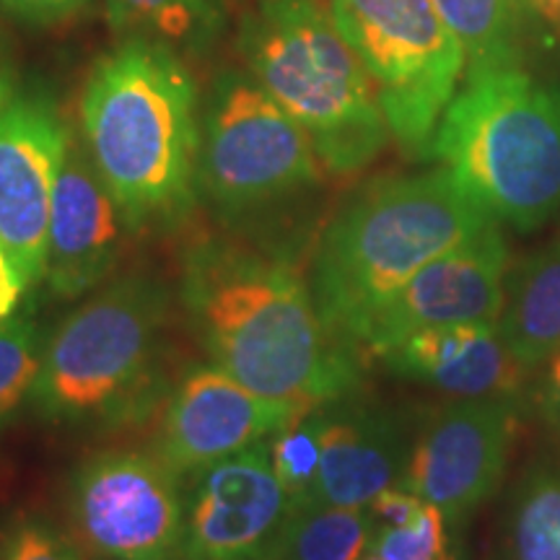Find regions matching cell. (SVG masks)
Segmentation results:
<instances>
[{"instance_id":"6da1fadb","label":"cell","mask_w":560,"mask_h":560,"mask_svg":"<svg viewBox=\"0 0 560 560\" xmlns=\"http://www.w3.org/2000/svg\"><path fill=\"white\" fill-rule=\"evenodd\" d=\"M179 296L210 363L310 412L361 387V348L322 317L289 257L202 240L182 257Z\"/></svg>"},{"instance_id":"7a4b0ae2","label":"cell","mask_w":560,"mask_h":560,"mask_svg":"<svg viewBox=\"0 0 560 560\" xmlns=\"http://www.w3.org/2000/svg\"><path fill=\"white\" fill-rule=\"evenodd\" d=\"M83 143L128 231L174 226L198 198V83L172 47L122 39L91 68Z\"/></svg>"},{"instance_id":"3957f363","label":"cell","mask_w":560,"mask_h":560,"mask_svg":"<svg viewBox=\"0 0 560 560\" xmlns=\"http://www.w3.org/2000/svg\"><path fill=\"white\" fill-rule=\"evenodd\" d=\"M493 221L444 166L371 182L314 247L306 278L322 317L355 342L371 314L418 270Z\"/></svg>"},{"instance_id":"277c9868","label":"cell","mask_w":560,"mask_h":560,"mask_svg":"<svg viewBox=\"0 0 560 560\" xmlns=\"http://www.w3.org/2000/svg\"><path fill=\"white\" fill-rule=\"evenodd\" d=\"M170 310V291L156 278L115 280L47 340L30 402L73 429H122L149 418L166 392Z\"/></svg>"},{"instance_id":"5b68a950","label":"cell","mask_w":560,"mask_h":560,"mask_svg":"<svg viewBox=\"0 0 560 560\" xmlns=\"http://www.w3.org/2000/svg\"><path fill=\"white\" fill-rule=\"evenodd\" d=\"M240 52L327 172H359L387 145L374 81L319 0H257L242 19Z\"/></svg>"},{"instance_id":"8992f818","label":"cell","mask_w":560,"mask_h":560,"mask_svg":"<svg viewBox=\"0 0 560 560\" xmlns=\"http://www.w3.org/2000/svg\"><path fill=\"white\" fill-rule=\"evenodd\" d=\"M431 156L499 223L540 229L560 208V91L520 66L465 75Z\"/></svg>"},{"instance_id":"52a82bcc","label":"cell","mask_w":560,"mask_h":560,"mask_svg":"<svg viewBox=\"0 0 560 560\" xmlns=\"http://www.w3.org/2000/svg\"><path fill=\"white\" fill-rule=\"evenodd\" d=\"M330 13L374 81L392 138L410 156H431L467 68L431 0H330Z\"/></svg>"},{"instance_id":"ba28073f","label":"cell","mask_w":560,"mask_h":560,"mask_svg":"<svg viewBox=\"0 0 560 560\" xmlns=\"http://www.w3.org/2000/svg\"><path fill=\"white\" fill-rule=\"evenodd\" d=\"M310 136L260 83L223 73L200 112L198 192L221 213L244 215L289 200L319 179Z\"/></svg>"},{"instance_id":"9c48e42d","label":"cell","mask_w":560,"mask_h":560,"mask_svg":"<svg viewBox=\"0 0 560 560\" xmlns=\"http://www.w3.org/2000/svg\"><path fill=\"white\" fill-rule=\"evenodd\" d=\"M68 520L100 560H182L185 478L159 454L100 452L70 478Z\"/></svg>"},{"instance_id":"30bf717a","label":"cell","mask_w":560,"mask_h":560,"mask_svg":"<svg viewBox=\"0 0 560 560\" xmlns=\"http://www.w3.org/2000/svg\"><path fill=\"white\" fill-rule=\"evenodd\" d=\"M70 140L47 89L21 86L0 117V247L24 285L45 280L55 185Z\"/></svg>"},{"instance_id":"8fae6325","label":"cell","mask_w":560,"mask_h":560,"mask_svg":"<svg viewBox=\"0 0 560 560\" xmlns=\"http://www.w3.org/2000/svg\"><path fill=\"white\" fill-rule=\"evenodd\" d=\"M516 429V397H462L433 412L412 441L400 480L462 524L490 499L506 472Z\"/></svg>"},{"instance_id":"7c38bea8","label":"cell","mask_w":560,"mask_h":560,"mask_svg":"<svg viewBox=\"0 0 560 560\" xmlns=\"http://www.w3.org/2000/svg\"><path fill=\"white\" fill-rule=\"evenodd\" d=\"M506 276V240L499 221H493L418 270L387 304L371 314L355 342L366 353L382 355L410 335L433 327L495 322Z\"/></svg>"},{"instance_id":"4fadbf2b","label":"cell","mask_w":560,"mask_h":560,"mask_svg":"<svg viewBox=\"0 0 560 560\" xmlns=\"http://www.w3.org/2000/svg\"><path fill=\"white\" fill-rule=\"evenodd\" d=\"M291 514L270 441L185 478L182 560H262Z\"/></svg>"},{"instance_id":"5bb4252c","label":"cell","mask_w":560,"mask_h":560,"mask_svg":"<svg viewBox=\"0 0 560 560\" xmlns=\"http://www.w3.org/2000/svg\"><path fill=\"white\" fill-rule=\"evenodd\" d=\"M304 416L236 382L215 363H198L164 397L156 452L179 478L270 441Z\"/></svg>"},{"instance_id":"9a60e30c","label":"cell","mask_w":560,"mask_h":560,"mask_svg":"<svg viewBox=\"0 0 560 560\" xmlns=\"http://www.w3.org/2000/svg\"><path fill=\"white\" fill-rule=\"evenodd\" d=\"M122 213L86 145L70 132L55 185L45 280L58 299H75L115 270L122 252Z\"/></svg>"},{"instance_id":"2e32d148","label":"cell","mask_w":560,"mask_h":560,"mask_svg":"<svg viewBox=\"0 0 560 560\" xmlns=\"http://www.w3.org/2000/svg\"><path fill=\"white\" fill-rule=\"evenodd\" d=\"M322 462L312 501L369 506L387 488L400 486L412 439L395 410L355 397L319 405Z\"/></svg>"},{"instance_id":"e0dca14e","label":"cell","mask_w":560,"mask_h":560,"mask_svg":"<svg viewBox=\"0 0 560 560\" xmlns=\"http://www.w3.org/2000/svg\"><path fill=\"white\" fill-rule=\"evenodd\" d=\"M392 374L462 397H516L529 374L503 346L495 322L433 327L382 353Z\"/></svg>"},{"instance_id":"ac0fdd59","label":"cell","mask_w":560,"mask_h":560,"mask_svg":"<svg viewBox=\"0 0 560 560\" xmlns=\"http://www.w3.org/2000/svg\"><path fill=\"white\" fill-rule=\"evenodd\" d=\"M495 327L522 369L537 371L560 353V242L509 270Z\"/></svg>"},{"instance_id":"d6986e66","label":"cell","mask_w":560,"mask_h":560,"mask_svg":"<svg viewBox=\"0 0 560 560\" xmlns=\"http://www.w3.org/2000/svg\"><path fill=\"white\" fill-rule=\"evenodd\" d=\"M107 21L122 39L200 55L219 39L226 13L221 0H107Z\"/></svg>"},{"instance_id":"ffe728a7","label":"cell","mask_w":560,"mask_h":560,"mask_svg":"<svg viewBox=\"0 0 560 560\" xmlns=\"http://www.w3.org/2000/svg\"><path fill=\"white\" fill-rule=\"evenodd\" d=\"M376 535L369 506L306 501L291 506L289 520L268 552L272 560H359Z\"/></svg>"},{"instance_id":"44dd1931","label":"cell","mask_w":560,"mask_h":560,"mask_svg":"<svg viewBox=\"0 0 560 560\" xmlns=\"http://www.w3.org/2000/svg\"><path fill=\"white\" fill-rule=\"evenodd\" d=\"M465 50V75L516 66V0H431Z\"/></svg>"},{"instance_id":"7402d4cb","label":"cell","mask_w":560,"mask_h":560,"mask_svg":"<svg viewBox=\"0 0 560 560\" xmlns=\"http://www.w3.org/2000/svg\"><path fill=\"white\" fill-rule=\"evenodd\" d=\"M506 560H560V467H535L511 501Z\"/></svg>"},{"instance_id":"603a6c76","label":"cell","mask_w":560,"mask_h":560,"mask_svg":"<svg viewBox=\"0 0 560 560\" xmlns=\"http://www.w3.org/2000/svg\"><path fill=\"white\" fill-rule=\"evenodd\" d=\"M45 346L39 325L30 317L13 314L0 325V423L32 400Z\"/></svg>"},{"instance_id":"cb8c5ba5","label":"cell","mask_w":560,"mask_h":560,"mask_svg":"<svg viewBox=\"0 0 560 560\" xmlns=\"http://www.w3.org/2000/svg\"><path fill=\"white\" fill-rule=\"evenodd\" d=\"M270 459L291 506L312 501L322 462L319 410H310L270 439Z\"/></svg>"},{"instance_id":"d4e9b609","label":"cell","mask_w":560,"mask_h":560,"mask_svg":"<svg viewBox=\"0 0 560 560\" xmlns=\"http://www.w3.org/2000/svg\"><path fill=\"white\" fill-rule=\"evenodd\" d=\"M444 514L431 503H425L423 514L408 527L376 529L371 548L380 550L387 560H452L446 550Z\"/></svg>"},{"instance_id":"484cf974","label":"cell","mask_w":560,"mask_h":560,"mask_svg":"<svg viewBox=\"0 0 560 560\" xmlns=\"http://www.w3.org/2000/svg\"><path fill=\"white\" fill-rule=\"evenodd\" d=\"M0 560H89V552L55 524L26 516L0 532Z\"/></svg>"},{"instance_id":"4316f807","label":"cell","mask_w":560,"mask_h":560,"mask_svg":"<svg viewBox=\"0 0 560 560\" xmlns=\"http://www.w3.org/2000/svg\"><path fill=\"white\" fill-rule=\"evenodd\" d=\"M425 501L418 499L416 493H410L408 488L395 486L387 488L384 493L376 495L374 501L369 503L371 516H374L376 529H387V527H408L423 514Z\"/></svg>"},{"instance_id":"83f0119b","label":"cell","mask_w":560,"mask_h":560,"mask_svg":"<svg viewBox=\"0 0 560 560\" xmlns=\"http://www.w3.org/2000/svg\"><path fill=\"white\" fill-rule=\"evenodd\" d=\"M89 0H0V11L30 24H52L81 11Z\"/></svg>"},{"instance_id":"f1b7e54d","label":"cell","mask_w":560,"mask_h":560,"mask_svg":"<svg viewBox=\"0 0 560 560\" xmlns=\"http://www.w3.org/2000/svg\"><path fill=\"white\" fill-rule=\"evenodd\" d=\"M545 374L537 392V402L548 423L560 433V353L545 363Z\"/></svg>"},{"instance_id":"f546056e","label":"cell","mask_w":560,"mask_h":560,"mask_svg":"<svg viewBox=\"0 0 560 560\" xmlns=\"http://www.w3.org/2000/svg\"><path fill=\"white\" fill-rule=\"evenodd\" d=\"M21 296H24V285H21L16 270L11 268L9 257L0 247V325L13 317Z\"/></svg>"},{"instance_id":"4dcf8cb0","label":"cell","mask_w":560,"mask_h":560,"mask_svg":"<svg viewBox=\"0 0 560 560\" xmlns=\"http://www.w3.org/2000/svg\"><path fill=\"white\" fill-rule=\"evenodd\" d=\"M19 70L16 60H13L11 45L5 42V37H0V117L9 109V104L13 102V96L19 94Z\"/></svg>"},{"instance_id":"1f68e13d","label":"cell","mask_w":560,"mask_h":560,"mask_svg":"<svg viewBox=\"0 0 560 560\" xmlns=\"http://www.w3.org/2000/svg\"><path fill=\"white\" fill-rule=\"evenodd\" d=\"M529 5L545 19V24L552 26V32L560 37V0H529Z\"/></svg>"},{"instance_id":"d6a6232c","label":"cell","mask_w":560,"mask_h":560,"mask_svg":"<svg viewBox=\"0 0 560 560\" xmlns=\"http://www.w3.org/2000/svg\"><path fill=\"white\" fill-rule=\"evenodd\" d=\"M359 560H387V558H384L382 556V552L380 550H374V548H369L366 552H363V556L359 558Z\"/></svg>"},{"instance_id":"836d02e7","label":"cell","mask_w":560,"mask_h":560,"mask_svg":"<svg viewBox=\"0 0 560 560\" xmlns=\"http://www.w3.org/2000/svg\"><path fill=\"white\" fill-rule=\"evenodd\" d=\"M262 560H272V558H262Z\"/></svg>"},{"instance_id":"e575fe53","label":"cell","mask_w":560,"mask_h":560,"mask_svg":"<svg viewBox=\"0 0 560 560\" xmlns=\"http://www.w3.org/2000/svg\"><path fill=\"white\" fill-rule=\"evenodd\" d=\"M452 560H459V558H452Z\"/></svg>"}]
</instances>
